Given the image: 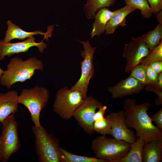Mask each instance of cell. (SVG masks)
<instances>
[{"instance_id": "obj_1", "label": "cell", "mask_w": 162, "mask_h": 162, "mask_svg": "<svg viewBox=\"0 0 162 162\" xmlns=\"http://www.w3.org/2000/svg\"><path fill=\"white\" fill-rule=\"evenodd\" d=\"M152 104L148 102L136 104L135 99L128 98L124 102L125 123L128 128H134L137 137L147 142L162 139V131L153 124L147 111Z\"/></svg>"}, {"instance_id": "obj_2", "label": "cell", "mask_w": 162, "mask_h": 162, "mask_svg": "<svg viewBox=\"0 0 162 162\" xmlns=\"http://www.w3.org/2000/svg\"><path fill=\"white\" fill-rule=\"evenodd\" d=\"M42 61L34 57L24 61L20 57L11 58L7 65V70L0 78V83L10 89L17 82H23L30 79L36 70L43 71Z\"/></svg>"}, {"instance_id": "obj_3", "label": "cell", "mask_w": 162, "mask_h": 162, "mask_svg": "<svg viewBox=\"0 0 162 162\" xmlns=\"http://www.w3.org/2000/svg\"><path fill=\"white\" fill-rule=\"evenodd\" d=\"M35 152L40 162H63L62 153L58 139L42 126L32 127Z\"/></svg>"}, {"instance_id": "obj_4", "label": "cell", "mask_w": 162, "mask_h": 162, "mask_svg": "<svg viewBox=\"0 0 162 162\" xmlns=\"http://www.w3.org/2000/svg\"><path fill=\"white\" fill-rule=\"evenodd\" d=\"M91 148L95 157L105 160L108 162H116L127 154L130 144L103 135L94 140Z\"/></svg>"}, {"instance_id": "obj_5", "label": "cell", "mask_w": 162, "mask_h": 162, "mask_svg": "<svg viewBox=\"0 0 162 162\" xmlns=\"http://www.w3.org/2000/svg\"><path fill=\"white\" fill-rule=\"evenodd\" d=\"M50 93L46 88L36 85L29 89H22L18 95L19 104L24 105L30 113V118L37 127L41 126L40 116L41 111L46 106Z\"/></svg>"}, {"instance_id": "obj_6", "label": "cell", "mask_w": 162, "mask_h": 162, "mask_svg": "<svg viewBox=\"0 0 162 162\" xmlns=\"http://www.w3.org/2000/svg\"><path fill=\"white\" fill-rule=\"evenodd\" d=\"M15 114L10 115L2 123L0 136V162H7L11 155L18 152L21 147Z\"/></svg>"}, {"instance_id": "obj_7", "label": "cell", "mask_w": 162, "mask_h": 162, "mask_svg": "<svg viewBox=\"0 0 162 162\" xmlns=\"http://www.w3.org/2000/svg\"><path fill=\"white\" fill-rule=\"evenodd\" d=\"M85 98L79 91L65 86L59 89L56 94L53 110L62 118L69 120Z\"/></svg>"}, {"instance_id": "obj_8", "label": "cell", "mask_w": 162, "mask_h": 162, "mask_svg": "<svg viewBox=\"0 0 162 162\" xmlns=\"http://www.w3.org/2000/svg\"><path fill=\"white\" fill-rule=\"evenodd\" d=\"M77 40L83 46L84 50L81 51L80 55L83 60L80 62V77L70 89L79 91L86 98L87 97V92L90 80L94 74L93 59L96 47H92L89 40L85 41Z\"/></svg>"}, {"instance_id": "obj_9", "label": "cell", "mask_w": 162, "mask_h": 162, "mask_svg": "<svg viewBox=\"0 0 162 162\" xmlns=\"http://www.w3.org/2000/svg\"><path fill=\"white\" fill-rule=\"evenodd\" d=\"M102 105L94 97L87 96L73 114V117L79 125L89 134H92L94 132L93 129L94 114L97 109Z\"/></svg>"}, {"instance_id": "obj_10", "label": "cell", "mask_w": 162, "mask_h": 162, "mask_svg": "<svg viewBox=\"0 0 162 162\" xmlns=\"http://www.w3.org/2000/svg\"><path fill=\"white\" fill-rule=\"evenodd\" d=\"M150 51L142 37L132 38L128 44H125L124 48L123 56L127 60L125 72L128 73L130 72L140 64Z\"/></svg>"}, {"instance_id": "obj_11", "label": "cell", "mask_w": 162, "mask_h": 162, "mask_svg": "<svg viewBox=\"0 0 162 162\" xmlns=\"http://www.w3.org/2000/svg\"><path fill=\"white\" fill-rule=\"evenodd\" d=\"M34 36L26 40L19 42H5L0 40V60L4 59L5 56L10 57L13 55L22 52H26L34 46L38 49L39 51L43 53L47 47V44L43 41L37 43Z\"/></svg>"}, {"instance_id": "obj_12", "label": "cell", "mask_w": 162, "mask_h": 162, "mask_svg": "<svg viewBox=\"0 0 162 162\" xmlns=\"http://www.w3.org/2000/svg\"><path fill=\"white\" fill-rule=\"evenodd\" d=\"M111 124V135L118 140L130 144L134 142L137 138L133 130L128 128L125 122L124 112H112L108 115Z\"/></svg>"}, {"instance_id": "obj_13", "label": "cell", "mask_w": 162, "mask_h": 162, "mask_svg": "<svg viewBox=\"0 0 162 162\" xmlns=\"http://www.w3.org/2000/svg\"><path fill=\"white\" fill-rule=\"evenodd\" d=\"M145 86L137 79L130 75L114 86L109 87L108 91L112 98H121L133 94L140 93Z\"/></svg>"}, {"instance_id": "obj_14", "label": "cell", "mask_w": 162, "mask_h": 162, "mask_svg": "<svg viewBox=\"0 0 162 162\" xmlns=\"http://www.w3.org/2000/svg\"><path fill=\"white\" fill-rule=\"evenodd\" d=\"M6 23L8 28L5 32L4 38L3 40L5 42H10L11 40L15 39L23 40L36 34L44 35V38L43 40L46 39L47 41L48 38L51 37V32L53 28V26H50L48 27V30L46 32L39 30L28 32L22 29L20 27L14 24L11 20H8Z\"/></svg>"}, {"instance_id": "obj_15", "label": "cell", "mask_w": 162, "mask_h": 162, "mask_svg": "<svg viewBox=\"0 0 162 162\" xmlns=\"http://www.w3.org/2000/svg\"><path fill=\"white\" fill-rule=\"evenodd\" d=\"M18 93L13 90L5 93H0V122L18 110Z\"/></svg>"}, {"instance_id": "obj_16", "label": "cell", "mask_w": 162, "mask_h": 162, "mask_svg": "<svg viewBox=\"0 0 162 162\" xmlns=\"http://www.w3.org/2000/svg\"><path fill=\"white\" fill-rule=\"evenodd\" d=\"M162 139L144 142L142 152V162H160L162 160Z\"/></svg>"}, {"instance_id": "obj_17", "label": "cell", "mask_w": 162, "mask_h": 162, "mask_svg": "<svg viewBox=\"0 0 162 162\" xmlns=\"http://www.w3.org/2000/svg\"><path fill=\"white\" fill-rule=\"evenodd\" d=\"M136 9L126 5L114 11V13L108 21L106 27V34H113L119 26H125L126 17Z\"/></svg>"}, {"instance_id": "obj_18", "label": "cell", "mask_w": 162, "mask_h": 162, "mask_svg": "<svg viewBox=\"0 0 162 162\" xmlns=\"http://www.w3.org/2000/svg\"><path fill=\"white\" fill-rule=\"evenodd\" d=\"M114 13V11H112L106 7L101 8L98 11L90 34L92 38L95 36H99L104 32L108 21Z\"/></svg>"}, {"instance_id": "obj_19", "label": "cell", "mask_w": 162, "mask_h": 162, "mask_svg": "<svg viewBox=\"0 0 162 162\" xmlns=\"http://www.w3.org/2000/svg\"><path fill=\"white\" fill-rule=\"evenodd\" d=\"M144 143V141L142 138L137 137L134 142L130 144V148L127 154L116 162H142Z\"/></svg>"}, {"instance_id": "obj_20", "label": "cell", "mask_w": 162, "mask_h": 162, "mask_svg": "<svg viewBox=\"0 0 162 162\" xmlns=\"http://www.w3.org/2000/svg\"><path fill=\"white\" fill-rule=\"evenodd\" d=\"M116 0H86L83 10L88 19L94 18L97 12L101 8L114 4Z\"/></svg>"}, {"instance_id": "obj_21", "label": "cell", "mask_w": 162, "mask_h": 162, "mask_svg": "<svg viewBox=\"0 0 162 162\" xmlns=\"http://www.w3.org/2000/svg\"><path fill=\"white\" fill-rule=\"evenodd\" d=\"M142 37L149 49L152 50L162 41V25L159 23L154 29Z\"/></svg>"}, {"instance_id": "obj_22", "label": "cell", "mask_w": 162, "mask_h": 162, "mask_svg": "<svg viewBox=\"0 0 162 162\" xmlns=\"http://www.w3.org/2000/svg\"><path fill=\"white\" fill-rule=\"evenodd\" d=\"M63 162H108L104 159L76 155L61 148Z\"/></svg>"}, {"instance_id": "obj_23", "label": "cell", "mask_w": 162, "mask_h": 162, "mask_svg": "<svg viewBox=\"0 0 162 162\" xmlns=\"http://www.w3.org/2000/svg\"><path fill=\"white\" fill-rule=\"evenodd\" d=\"M126 5L141 11L142 15L145 18H149L153 13L147 0H124Z\"/></svg>"}, {"instance_id": "obj_24", "label": "cell", "mask_w": 162, "mask_h": 162, "mask_svg": "<svg viewBox=\"0 0 162 162\" xmlns=\"http://www.w3.org/2000/svg\"><path fill=\"white\" fill-rule=\"evenodd\" d=\"M158 60L162 61V41L152 50H150L140 63L147 66L154 61Z\"/></svg>"}, {"instance_id": "obj_25", "label": "cell", "mask_w": 162, "mask_h": 162, "mask_svg": "<svg viewBox=\"0 0 162 162\" xmlns=\"http://www.w3.org/2000/svg\"><path fill=\"white\" fill-rule=\"evenodd\" d=\"M93 129L94 131L101 135H111V124L108 115L101 121L94 122Z\"/></svg>"}, {"instance_id": "obj_26", "label": "cell", "mask_w": 162, "mask_h": 162, "mask_svg": "<svg viewBox=\"0 0 162 162\" xmlns=\"http://www.w3.org/2000/svg\"><path fill=\"white\" fill-rule=\"evenodd\" d=\"M146 66L142 64H140L131 70L130 75L145 86L148 85L146 76Z\"/></svg>"}, {"instance_id": "obj_27", "label": "cell", "mask_w": 162, "mask_h": 162, "mask_svg": "<svg viewBox=\"0 0 162 162\" xmlns=\"http://www.w3.org/2000/svg\"><path fill=\"white\" fill-rule=\"evenodd\" d=\"M145 88V90L147 92H152L158 96L155 102L156 105L158 106L162 105V89L158 88L154 83L147 85Z\"/></svg>"}, {"instance_id": "obj_28", "label": "cell", "mask_w": 162, "mask_h": 162, "mask_svg": "<svg viewBox=\"0 0 162 162\" xmlns=\"http://www.w3.org/2000/svg\"><path fill=\"white\" fill-rule=\"evenodd\" d=\"M146 73L148 85L153 84L155 82L158 74L155 72L149 65L146 66Z\"/></svg>"}, {"instance_id": "obj_29", "label": "cell", "mask_w": 162, "mask_h": 162, "mask_svg": "<svg viewBox=\"0 0 162 162\" xmlns=\"http://www.w3.org/2000/svg\"><path fill=\"white\" fill-rule=\"evenodd\" d=\"M150 117L152 122H154L158 128L162 131V108Z\"/></svg>"}, {"instance_id": "obj_30", "label": "cell", "mask_w": 162, "mask_h": 162, "mask_svg": "<svg viewBox=\"0 0 162 162\" xmlns=\"http://www.w3.org/2000/svg\"><path fill=\"white\" fill-rule=\"evenodd\" d=\"M153 14H155L162 10V0H147Z\"/></svg>"}, {"instance_id": "obj_31", "label": "cell", "mask_w": 162, "mask_h": 162, "mask_svg": "<svg viewBox=\"0 0 162 162\" xmlns=\"http://www.w3.org/2000/svg\"><path fill=\"white\" fill-rule=\"evenodd\" d=\"M98 109V111L96 112L94 114V122L100 121L104 119V115L106 113L107 106L102 105Z\"/></svg>"}, {"instance_id": "obj_32", "label": "cell", "mask_w": 162, "mask_h": 162, "mask_svg": "<svg viewBox=\"0 0 162 162\" xmlns=\"http://www.w3.org/2000/svg\"><path fill=\"white\" fill-rule=\"evenodd\" d=\"M149 65L157 74L162 72V61L158 60L154 61L151 63Z\"/></svg>"}, {"instance_id": "obj_33", "label": "cell", "mask_w": 162, "mask_h": 162, "mask_svg": "<svg viewBox=\"0 0 162 162\" xmlns=\"http://www.w3.org/2000/svg\"><path fill=\"white\" fill-rule=\"evenodd\" d=\"M154 83L158 88L162 89V72L158 74L157 80Z\"/></svg>"}, {"instance_id": "obj_34", "label": "cell", "mask_w": 162, "mask_h": 162, "mask_svg": "<svg viewBox=\"0 0 162 162\" xmlns=\"http://www.w3.org/2000/svg\"><path fill=\"white\" fill-rule=\"evenodd\" d=\"M156 18L158 22L159 23L162 25V11L160 10L155 14Z\"/></svg>"}, {"instance_id": "obj_35", "label": "cell", "mask_w": 162, "mask_h": 162, "mask_svg": "<svg viewBox=\"0 0 162 162\" xmlns=\"http://www.w3.org/2000/svg\"><path fill=\"white\" fill-rule=\"evenodd\" d=\"M4 71L5 70H3L0 67V78L3 74Z\"/></svg>"}]
</instances>
